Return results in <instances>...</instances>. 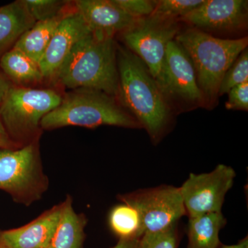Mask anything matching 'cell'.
Wrapping results in <instances>:
<instances>
[{"label":"cell","instance_id":"1","mask_svg":"<svg viewBox=\"0 0 248 248\" xmlns=\"http://www.w3.org/2000/svg\"><path fill=\"white\" fill-rule=\"evenodd\" d=\"M117 63L119 101L157 142L172 115L169 99L141 59L117 44Z\"/></svg>","mask_w":248,"mask_h":248},{"label":"cell","instance_id":"2","mask_svg":"<svg viewBox=\"0 0 248 248\" xmlns=\"http://www.w3.org/2000/svg\"><path fill=\"white\" fill-rule=\"evenodd\" d=\"M53 82L71 90H98L118 99L117 43L114 37L89 32L72 49Z\"/></svg>","mask_w":248,"mask_h":248},{"label":"cell","instance_id":"3","mask_svg":"<svg viewBox=\"0 0 248 248\" xmlns=\"http://www.w3.org/2000/svg\"><path fill=\"white\" fill-rule=\"evenodd\" d=\"M174 40L192 62L203 94L204 107L213 108L218 99L223 77L240 54L247 48L248 37L218 38L192 27L179 32Z\"/></svg>","mask_w":248,"mask_h":248},{"label":"cell","instance_id":"4","mask_svg":"<svg viewBox=\"0 0 248 248\" xmlns=\"http://www.w3.org/2000/svg\"><path fill=\"white\" fill-rule=\"evenodd\" d=\"M42 130H51L66 126L94 128L115 125L142 128L136 119L114 96L98 90H72L62 97L56 108L41 121Z\"/></svg>","mask_w":248,"mask_h":248},{"label":"cell","instance_id":"5","mask_svg":"<svg viewBox=\"0 0 248 248\" xmlns=\"http://www.w3.org/2000/svg\"><path fill=\"white\" fill-rule=\"evenodd\" d=\"M51 89L12 86L0 106V117L10 138L19 147L38 141L41 121L62 102Z\"/></svg>","mask_w":248,"mask_h":248},{"label":"cell","instance_id":"6","mask_svg":"<svg viewBox=\"0 0 248 248\" xmlns=\"http://www.w3.org/2000/svg\"><path fill=\"white\" fill-rule=\"evenodd\" d=\"M48 187L43 172L38 141L16 149H0V189L19 203L40 200Z\"/></svg>","mask_w":248,"mask_h":248},{"label":"cell","instance_id":"7","mask_svg":"<svg viewBox=\"0 0 248 248\" xmlns=\"http://www.w3.org/2000/svg\"><path fill=\"white\" fill-rule=\"evenodd\" d=\"M179 32L177 20L161 19L151 15L139 19L120 33L124 45L141 59L161 91L166 48Z\"/></svg>","mask_w":248,"mask_h":248},{"label":"cell","instance_id":"8","mask_svg":"<svg viewBox=\"0 0 248 248\" xmlns=\"http://www.w3.org/2000/svg\"><path fill=\"white\" fill-rule=\"evenodd\" d=\"M120 198L138 212L141 220L140 237L146 233L164 231L187 215L179 187L161 186L135 191Z\"/></svg>","mask_w":248,"mask_h":248},{"label":"cell","instance_id":"9","mask_svg":"<svg viewBox=\"0 0 248 248\" xmlns=\"http://www.w3.org/2000/svg\"><path fill=\"white\" fill-rule=\"evenodd\" d=\"M236 173L220 164L211 172L191 173L180 188L186 214L190 217L221 213L227 192L232 187Z\"/></svg>","mask_w":248,"mask_h":248},{"label":"cell","instance_id":"10","mask_svg":"<svg viewBox=\"0 0 248 248\" xmlns=\"http://www.w3.org/2000/svg\"><path fill=\"white\" fill-rule=\"evenodd\" d=\"M162 92L190 107H204L195 68L188 55L175 40L167 46L163 69Z\"/></svg>","mask_w":248,"mask_h":248},{"label":"cell","instance_id":"11","mask_svg":"<svg viewBox=\"0 0 248 248\" xmlns=\"http://www.w3.org/2000/svg\"><path fill=\"white\" fill-rule=\"evenodd\" d=\"M248 17V1L204 0L179 20L205 32H232L245 30Z\"/></svg>","mask_w":248,"mask_h":248},{"label":"cell","instance_id":"12","mask_svg":"<svg viewBox=\"0 0 248 248\" xmlns=\"http://www.w3.org/2000/svg\"><path fill=\"white\" fill-rule=\"evenodd\" d=\"M74 6L68 11L54 32L38 65L44 79L53 81L57 73L75 45L91 32Z\"/></svg>","mask_w":248,"mask_h":248},{"label":"cell","instance_id":"13","mask_svg":"<svg viewBox=\"0 0 248 248\" xmlns=\"http://www.w3.org/2000/svg\"><path fill=\"white\" fill-rule=\"evenodd\" d=\"M73 4L91 32L108 37L120 34L139 19L127 14L113 0H77Z\"/></svg>","mask_w":248,"mask_h":248},{"label":"cell","instance_id":"14","mask_svg":"<svg viewBox=\"0 0 248 248\" xmlns=\"http://www.w3.org/2000/svg\"><path fill=\"white\" fill-rule=\"evenodd\" d=\"M62 203L26 226L0 232V248H47L58 227Z\"/></svg>","mask_w":248,"mask_h":248},{"label":"cell","instance_id":"15","mask_svg":"<svg viewBox=\"0 0 248 248\" xmlns=\"http://www.w3.org/2000/svg\"><path fill=\"white\" fill-rule=\"evenodd\" d=\"M35 23L22 0L0 7V59Z\"/></svg>","mask_w":248,"mask_h":248},{"label":"cell","instance_id":"16","mask_svg":"<svg viewBox=\"0 0 248 248\" xmlns=\"http://www.w3.org/2000/svg\"><path fill=\"white\" fill-rule=\"evenodd\" d=\"M86 219L76 213L71 197L62 203L58 227L47 248H81L84 240Z\"/></svg>","mask_w":248,"mask_h":248},{"label":"cell","instance_id":"17","mask_svg":"<svg viewBox=\"0 0 248 248\" xmlns=\"http://www.w3.org/2000/svg\"><path fill=\"white\" fill-rule=\"evenodd\" d=\"M73 7L58 17L37 22L19 37L14 48L20 50L38 64L59 24Z\"/></svg>","mask_w":248,"mask_h":248},{"label":"cell","instance_id":"18","mask_svg":"<svg viewBox=\"0 0 248 248\" xmlns=\"http://www.w3.org/2000/svg\"><path fill=\"white\" fill-rule=\"evenodd\" d=\"M226 223L222 213L190 217L187 248H219V232Z\"/></svg>","mask_w":248,"mask_h":248},{"label":"cell","instance_id":"19","mask_svg":"<svg viewBox=\"0 0 248 248\" xmlns=\"http://www.w3.org/2000/svg\"><path fill=\"white\" fill-rule=\"evenodd\" d=\"M0 68L10 79L22 87L45 81L39 65L15 48L6 52L0 59Z\"/></svg>","mask_w":248,"mask_h":248},{"label":"cell","instance_id":"20","mask_svg":"<svg viewBox=\"0 0 248 248\" xmlns=\"http://www.w3.org/2000/svg\"><path fill=\"white\" fill-rule=\"evenodd\" d=\"M111 229L120 239L140 238L141 220L138 212L124 203L112 209L109 217Z\"/></svg>","mask_w":248,"mask_h":248},{"label":"cell","instance_id":"21","mask_svg":"<svg viewBox=\"0 0 248 248\" xmlns=\"http://www.w3.org/2000/svg\"><path fill=\"white\" fill-rule=\"evenodd\" d=\"M28 13L37 22L49 20L66 12L72 1L58 0H22Z\"/></svg>","mask_w":248,"mask_h":248},{"label":"cell","instance_id":"22","mask_svg":"<svg viewBox=\"0 0 248 248\" xmlns=\"http://www.w3.org/2000/svg\"><path fill=\"white\" fill-rule=\"evenodd\" d=\"M204 0H161L156 1L152 16L161 19L177 20L193 11Z\"/></svg>","mask_w":248,"mask_h":248},{"label":"cell","instance_id":"23","mask_svg":"<svg viewBox=\"0 0 248 248\" xmlns=\"http://www.w3.org/2000/svg\"><path fill=\"white\" fill-rule=\"evenodd\" d=\"M248 81V51L244 50L228 70L222 79L218 97L229 93L237 85Z\"/></svg>","mask_w":248,"mask_h":248},{"label":"cell","instance_id":"24","mask_svg":"<svg viewBox=\"0 0 248 248\" xmlns=\"http://www.w3.org/2000/svg\"><path fill=\"white\" fill-rule=\"evenodd\" d=\"M177 224L159 232L146 233L138 240V248H177Z\"/></svg>","mask_w":248,"mask_h":248},{"label":"cell","instance_id":"25","mask_svg":"<svg viewBox=\"0 0 248 248\" xmlns=\"http://www.w3.org/2000/svg\"><path fill=\"white\" fill-rule=\"evenodd\" d=\"M116 4L136 19L148 17L153 14L156 1L149 0H113Z\"/></svg>","mask_w":248,"mask_h":248},{"label":"cell","instance_id":"26","mask_svg":"<svg viewBox=\"0 0 248 248\" xmlns=\"http://www.w3.org/2000/svg\"><path fill=\"white\" fill-rule=\"evenodd\" d=\"M226 107L228 110H248V81L234 86L229 91Z\"/></svg>","mask_w":248,"mask_h":248},{"label":"cell","instance_id":"27","mask_svg":"<svg viewBox=\"0 0 248 248\" xmlns=\"http://www.w3.org/2000/svg\"><path fill=\"white\" fill-rule=\"evenodd\" d=\"M20 148L10 138L0 117V149H16Z\"/></svg>","mask_w":248,"mask_h":248},{"label":"cell","instance_id":"28","mask_svg":"<svg viewBox=\"0 0 248 248\" xmlns=\"http://www.w3.org/2000/svg\"><path fill=\"white\" fill-rule=\"evenodd\" d=\"M11 87L12 86L7 78L0 73V106Z\"/></svg>","mask_w":248,"mask_h":248},{"label":"cell","instance_id":"29","mask_svg":"<svg viewBox=\"0 0 248 248\" xmlns=\"http://www.w3.org/2000/svg\"><path fill=\"white\" fill-rule=\"evenodd\" d=\"M138 238L120 239L117 245L112 248H138Z\"/></svg>","mask_w":248,"mask_h":248},{"label":"cell","instance_id":"30","mask_svg":"<svg viewBox=\"0 0 248 248\" xmlns=\"http://www.w3.org/2000/svg\"><path fill=\"white\" fill-rule=\"evenodd\" d=\"M219 248H248V237L244 238L240 240L237 244L232 245V246H226V245H221Z\"/></svg>","mask_w":248,"mask_h":248}]
</instances>
